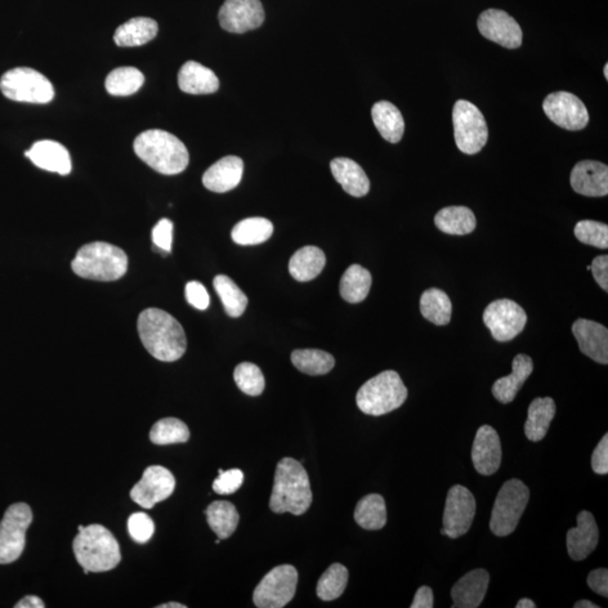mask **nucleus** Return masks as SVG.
Returning a JSON list of instances; mask_svg holds the SVG:
<instances>
[{"mask_svg":"<svg viewBox=\"0 0 608 608\" xmlns=\"http://www.w3.org/2000/svg\"><path fill=\"white\" fill-rule=\"evenodd\" d=\"M543 111L554 124L569 131H579L589 122L587 107L571 93L550 94L543 102Z\"/></svg>","mask_w":608,"mask_h":608,"instance_id":"nucleus-14","label":"nucleus"},{"mask_svg":"<svg viewBox=\"0 0 608 608\" xmlns=\"http://www.w3.org/2000/svg\"><path fill=\"white\" fill-rule=\"evenodd\" d=\"M175 487V478L168 469L154 466L146 469L141 480L133 487L130 496L134 503L143 508L151 509L155 505L171 497Z\"/></svg>","mask_w":608,"mask_h":608,"instance_id":"nucleus-15","label":"nucleus"},{"mask_svg":"<svg viewBox=\"0 0 608 608\" xmlns=\"http://www.w3.org/2000/svg\"><path fill=\"white\" fill-rule=\"evenodd\" d=\"M604 76H605V79L608 80V65L606 64L605 67H604Z\"/></svg>","mask_w":608,"mask_h":608,"instance_id":"nucleus-57","label":"nucleus"},{"mask_svg":"<svg viewBox=\"0 0 608 608\" xmlns=\"http://www.w3.org/2000/svg\"><path fill=\"white\" fill-rule=\"evenodd\" d=\"M174 225L169 219H162L152 229V241L158 252L171 253Z\"/></svg>","mask_w":608,"mask_h":608,"instance_id":"nucleus-47","label":"nucleus"},{"mask_svg":"<svg viewBox=\"0 0 608 608\" xmlns=\"http://www.w3.org/2000/svg\"><path fill=\"white\" fill-rule=\"evenodd\" d=\"M190 429L184 422L177 418H164L154 425L150 432V440L154 444L169 445L189 441Z\"/></svg>","mask_w":608,"mask_h":608,"instance_id":"nucleus-42","label":"nucleus"},{"mask_svg":"<svg viewBox=\"0 0 608 608\" xmlns=\"http://www.w3.org/2000/svg\"><path fill=\"white\" fill-rule=\"evenodd\" d=\"M145 83V76L134 67H120L107 76L105 87L113 96H130Z\"/></svg>","mask_w":608,"mask_h":608,"instance_id":"nucleus-39","label":"nucleus"},{"mask_svg":"<svg viewBox=\"0 0 608 608\" xmlns=\"http://www.w3.org/2000/svg\"><path fill=\"white\" fill-rule=\"evenodd\" d=\"M578 525L567 533V549L572 560L581 561L594 552L598 544L599 532L592 513L580 512Z\"/></svg>","mask_w":608,"mask_h":608,"instance_id":"nucleus-21","label":"nucleus"},{"mask_svg":"<svg viewBox=\"0 0 608 608\" xmlns=\"http://www.w3.org/2000/svg\"><path fill=\"white\" fill-rule=\"evenodd\" d=\"M244 484V473L239 469L231 470H219V477L213 482L214 493L219 495L235 494Z\"/></svg>","mask_w":608,"mask_h":608,"instance_id":"nucleus-46","label":"nucleus"},{"mask_svg":"<svg viewBox=\"0 0 608 608\" xmlns=\"http://www.w3.org/2000/svg\"><path fill=\"white\" fill-rule=\"evenodd\" d=\"M325 265L326 256L323 250L315 246H307L291 257L289 270L294 280L309 282L323 272Z\"/></svg>","mask_w":608,"mask_h":608,"instance_id":"nucleus-30","label":"nucleus"},{"mask_svg":"<svg viewBox=\"0 0 608 608\" xmlns=\"http://www.w3.org/2000/svg\"><path fill=\"white\" fill-rule=\"evenodd\" d=\"M129 533L137 543H147L155 533L154 521L146 513H134L129 517Z\"/></svg>","mask_w":608,"mask_h":608,"instance_id":"nucleus-45","label":"nucleus"},{"mask_svg":"<svg viewBox=\"0 0 608 608\" xmlns=\"http://www.w3.org/2000/svg\"><path fill=\"white\" fill-rule=\"evenodd\" d=\"M592 467L595 473L606 476L608 473V435L602 438L592 456Z\"/></svg>","mask_w":608,"mask_h":608,"instance_id":"nucleus-49","label":"nucleus"},{"mask_svg":"<svg viewBox=\"0 0 608 608\" xmlns=\"http://www.w3.org/2000/svg\"><path fill=\"white\" fill-rule=\"evenodd\" d=\"M185 295L187 302L196 309L207 310L210 304V295L207 289L198 281H191L186 284Z\"/></svg>","mask_w":608,"mask_h":608,"instance_id":"nucleus-48","label":"nucleus"},{"mask_svg":"<svg viewBox=\"0 0 608 608\" xmlns=\"http://www.w3.org/2000/svg\"><path fill=\"white\" fill-rule=\"evenodd\" d=\"M128 265V256L122 249L102 241L83 246L71 263L76 275L100 282L120 280L127 273Z\"/></svg>","mask_w":608,"mask_h":608,"instance_id":"nucleus-4","label":"nucleus"},{"mask_svg":"<svg viewBox=\"0 0 608 608\" xmlns=\"http://www.w3.org/2000/svg\"><path fill=\"white\" fill-rule=\"evenodd\" d=\"M536 605L533 601L529 598H523L517 603L516 608H535Z\"/></svg>","mask_w":608,"mask_h":608,"instance_id":"nucleus-54","label":"nucleus"},{"mask_svg":"<svg viewBox=\"0 0 608 608\" xmlns=\"http://www.w3.org/2000/svg\"><path fill=\"white\" fill-rule=\"evenodd\" d=\"M587 584L593 592L601 595V596L608 597V570L597 569L590 572Z\"/></svg>","mask_w":608,"mask_h":608,"instance_id":"nucleus-51","label":"nucleus"},{"mask_svg":"<svg viewBox=\"0 0 608 608\" xmlns=\"http://www.w3.org/2000/svg\"><path fill=\"white\" fill-rule=\"evenodd\" d=\"M478 29L486 39L504 48L517 49L522 46L521 26L506 12L485 11L478 19Z\"/></svg>","mask_w":608,"mask_h":608,"instance_id":"nucleus-17","label":"nucleus"},{"mask_svg":"<svg viewBox=\"0 0 608 608\" xmlns=\"http://www.w3.org/2000/svg\"><path fill=\"white\" fill-rule=\"evenodd\" d=\"M575 236L580 243L601 249L608 248V226L605 223L579 221L575 227Z\"/></svg>","mask_w":608,"mask_h":608,"instance_id":"nucleus-44","label":"nucleus"},{"mask_svg":"<svg viewBox=\"0 0 608 608\" xmlns=\"http://www.w3.org/2000/svg\"><path fill=\"white\" fill-rule=\"evenodd\" d=\"M76 559L89 572L114 569L121 562L118 541L106 527L94 524L84 527L74 540Z\"/></svg>","mask_w":608,"mask_h":608,"instance_id":"nucleus-5","label":"nucleus"},{"mask_svg":"<svg viewBox=\"0 0 608 608\" xmlns=\"http://www.w3.org/2000/svg\"><path fill=\"white\" fill-rule=\"evenodd\" d=\"M208 523L219 539H229L239 524V513L234 504L229 502H214L205 511Z\"/></svg>","mask_w":608,"mask_h":608,"instance_id":"nucleus-35","label":"nucleus"},{"mask_svg":"<svg viewBox=\"0 0 608 608\" xmlns=\"http://www.w3.org/2000/svg\"><path fill=\"white\" fill-rule=\"evenodd\" d=\"M348 583V570L341 563H334L320 577L317 585V595L325 602L335 601L345 592Z\"/></svg>","mask_w":608,"mask_h":608,"instance_id":"nucleus-41","label":"nucleus"},{"mask_svg":"<svg viewBox=\"0 0 608 608\" xmlns=\"http://www.w3.org/2000/svg\"><path fill=\"white\" fill-rule=\"evenodd\" d=\"M298 571L293 566L275 567L255 589L253 601L258 608H282L297 592Z\"/></svg>","mask_w":608,"mask_h":608,"instance_id":"nucleus-11","label":"nucleus"},{"mask_svg":"<svg viewBox=\"0 0 608 608\" xmlns=\"http://www.w3.org/2000/svg\"><path fill=\"white\" fill-rule=\"evenodd\" d=\"M274 227L265 218H248L237 223L231 232V238L241 246H253L265 243L271 238Z\"/></svg>","mask_w":608,"mask_h":608,"instance_id":"nucleus-37","label":"nucleus"},{"mask_svg":"<svg viewBox=\"0 0 608 608\" xmlns=\"http://www.w3.org/2000/svg\"><path fill=\"white\" fill-rule=\"evenodd\" d=\"M181 91L192 95L216 93L220 87L217 75L196 61H187L178 73Z\"/></svg>","mask_w":608,"mask_h":608,"instance_id":"nucleus-25","label":"nucleus"},{"mask_svg":"<svg viewBox=\"0 0 608 608\" xmlns=\"http://www.w3.org/2000/svg\"><path fill=\"white\" fill-rule=\"evenodd\" d=\"M335 180L342 185L347 194L363 198L370 192V180L363 168L350 158H335L330 163Z\"/></svg>","mask_w":608,"mask_h":608,"instance_id":"nucleus-27","label":"nucleus"},{"mask_svg":"<svg viewBox=\"0 0 608 608\" xmlns=\"http://www.w3.org/2000/svg\"><path fill=\"white\" fill-rule=\"evenodd\" d=\"M372 119L384 140L398 143L404 137L405 120L401 112L392 103L381 101L372 107Z\"/></svg>","mask_w":608,"mask_h":608,"instance_id":"nucleus-28","label":"nucleus"},{"mask_svg":"<svg viewBox=\"0 0 608 608\" xmlns=\"http://www.w3.org/2000/svg\"><path fill=\"white\" fill-rule=\"evenodd\" d=\"M219 298L221 299L223 307L228 316L238 318L243 316L248 306V298L234 281L226 275H218L213 281Z\"/></svg>","mask_w":608,"mask_h":608,"instance_id":"nucleus-38","label":"nucleus"},{"mask_svg":"<svg viewBox=\"0 0 608 608\" xmlns=\"http://www.w3.org/2000/svg\"><path fill=\"white\" fill-rule=\"evenodd\" d=\"M371 285H372L371 273L360 265H352L344 273L339 291L345 301L360 303L368 297Z\"/></svg>","mask_w":608,"mask_h":608,"instance_id":"nucleus-33","label":"nucleus"},{"mask_svg":"<svg viewBox=\"0 0 608 608\" xmlns=\"http://www.w3.org/2000/svg\"><path fill=\"white\" fill-rule=\"evenodd\" d=\"M472 462L478 473L493 476L502 464V443L498 433L489 425H484L476 434L472 446Z\"/></svg>","mask_w":608,"mask_h":608,"instance_id":"nucleus-18","label":"nucleus"},{"mask_svg":"<svg viewBox=\"0 0 608 608\" xmlns=\"http://www.w3.org/2000/svg\"><path fill=\"white\" fill-rule=\"evenodd\" d=\"M408 397V390L396 371H384L369 380L356 395L362 413L382 416L400 408Z\"/></svg>","mask_w":608,"mask_h":608,"instance_id":"nucleus-6","label":"nucleus"},{"mask_svg":"<svg viewBox=\"0 0 608 608\" xmlns=\"http://www.w3.org/2000/svg\"><path fill=\"white\" fill-rule=\"evenodd\" d=\"M453 127L456 146L467 155H476L488 141V127L484 114L472 103L460 100L453 109Z\"/></svg>","mask_w":608,"mask_h":608,"instance_id":"nucleus-9","label":"nucleus"},{"mask_svg":"<svg viewBox=\"0 0 608 608\" xmlns=\"http://www.w3.org/2000/svg\"><path fill=\"white\" fill-rule=\"evenodd\" d=\"M590 271L593 272L594 279L597 284L607 292L608 291V256L603 255L594 259Z\"/></svg>","mask_w":608,"mask_h":608,"instance_id":"nucleus-50","label":"nucleus"},{"mask_svg":"<svg viewBox=\"0 0 608 608\" xmlns=\"http://www.w3.org/2000/svg\"><path fill=\"white\" fill-rule=\"evenodd\" d=\"M420 311L424 318L436 326H445L452 317V302L444 291L428 289L420 298Z\"/></svg>","mask_w":608,"mask_h":608,"instance_id":"nucleus-36","label":"nucleus"},{"mask_svg":"<svg viewBox=\"0 0 608 608\" xmlns=\"http://www.w3.org/2000/svg\"><path fill=\"white\" fill-rule=\"evenodd\" d=\"M477 503L471 491L461 485L452 487L447 494L441 534L459 539L467 534L475 520Z\"/></svg>","mask_w":608,"mask_h":608,"instance_id":"nucleus-12","label":"nucleus"},{"mask_svg":"<svg viewBox=\"0 0 608 608\" xmlns=\"http://www.w3.org/2000/svg\"><path fill=\"white\" fill-rule=\"evenodd\" d=\"M220 541H221V539H218V540L216 541V544L220 543Z\"/></svg>","mask_w":608,"mask_h":608,"instance_id":"nucleus-58","label":"nucleus"},{"mask_svg":"<svg viewBox=\"0 0 608 608\" xmlns=\"http://www.w3.org/2000/svg\"><path fill=\"white\" fill-rule=\"evenodd\" d=\"M44 607H46V605H44L42 599L37 596H33V595H30V596H26L23 599H21V601L17 603L15 605V608H44Z\"/></svg>","mask_w":608,"mask_h":608,"instance_id":"nucleus-53","label":"nucleus"},{"mask_svg":"<svg viewBox=\"0 0 608 608\" xmlns=\"http://www.w3.org/2000/svg\"><path fill=\"white\" fill-rule=\"evenodd\" d=\"M489 574L485 569L469 572L451 590L456 608H477L484 602L489 585Z\"/></svg>","mask_w":608,"mask_h":608,"instance_id":"nucleus-24","label":"nucleus"},{"mask_svg":"<svg viewBox=\"0 0 608 608\" xmlns=\"http://www.w3.org/2000/svg\"><path fill=\"white\" fill-rule=\"evenodd\" d=\"M186 605H183V604L180 603H167V604H163V605L157 606V608H186Z\"/></svg>","mask_w":608,"mask_h":608,"instance_id":"nucleus-56","label":"nucleus"},{"mask_svg":"<svg viewBox=\"0 0 608 608\" xmlns=\"http://www.w3.org/2000/svg\"><path fill=\"white\" fill-rule=\"evenodd\" d=\"M533 361L530 356L518 354L513 361V372L495 382L493 395L502 404H511L515 399L523 384L533 373Z\"/></svg>","mask_w":608,"mask_h":608,"instance_id":"nucleus-26","label":"nucleus"},{"mask_svg":"<svg viewBox=\"0 0 608 608\" xmlns=\"http://www.w3.org/2000/svg\"><path fill=\"white\" fill-rule=\"evenodd\" d=\"M291 360L300 372L308 375L327 374L335 366L334 356L320 350H297L291 355Z\"/></svg>","mask_w":608,"mask_h":608,"instance_id":"nucleus-40","label":"nucleus"},{"mask_svg":"<svg viewBox=\"0 0 608 608\" xmlns=\"http://www.w3.org/2000/svg\"><path fill=\"white\" fill-rule=\"evenodd\" d=\"M435 225L444 234L464 236L476 229L477 219L467 207H449L436 214Z\"/></svg>","mask_w":608,"mask_h":608,"instance_id":"nucleus-32","label":"nucleus"},{"mask_svg":"<svg viewBox=\"0 0 608 608\" xmlns=\"http://www.w3.org/2000/svg\"><path fill=\"white\" fill-rule=\"evenodd\" d=\"M33 514L28 504L17 503L8 507L0 522V565L17 560L25 549V535Z\"/></svg>","mask_w":608,"mask_h":608,"instance_id":"nucleus-10","label":"nucleus"},{"mask_svg":"<svg viewBox=\"0 0 608 608\" xmlns=\"http://www.w3.org/2000/svg\"><path fill=\"white\" fill-rule=\"evenodd\" d=\"M158 33L157 22L148 17H136L120 26L114 34L116 46L140 47L150 42Z\"/></svg>","mask_w":608,"mask_h":608,"instance_id":"nucleus-31","label":"nucleus"},{"mask_svg":"<svg viewBox=\"0 0 608 608\" xmlns=\"http://www.w3.org/2000/svg\"><path fill=\"white\" fill-rule=\"evenodd\" d=\"M265 11L261 0H226L219 12V21L223 30L243 34L262 26Z\"/></svg>","mask_w":608,"mask_h":608,"instance_id":"nucleus-16","label":"nucleus"},{"mask_svg":"<svg viewBox=\"0 0 608 608\" xmlns=\"http://www.w3.org/2000/svg\"><path fill=\"white\" fill-rule=\"evenodd\" d=\"M244 174V162L236 156L218 160L204 173L203 185L214 193H227L236 189Z\"/></svg>","mask_w":608,"mask_h":608,"instance_id":"nucleus-23","label":"nucleus"},{"mask_svg":"<svg viewBox=\"0 0 608 608\" xmlns=\"http://www.w3.org/2000/svg\"><path fill=\"white\" fill-rule=\"evenodd\" d=\"M572 334L581 353L599 364L608 363V330L605 326L587 319L576 320Z\"/></svg>","mask_w":608,"mask_h":608,"instance_id":"nucleus-20","label":"nucleus"},{"mask_svg":"<svg viewBox=\"0 0 608 608\" xmlns=\"http://www.w3.org/2000/svg\"><path fill=\"white\" fill-rule=\"evenodd\" d=\"M138 333L143 346L162 362H175L185 354L187 339L184 328L168 312L149 308L138 318Z\"/></svg>","mask_w":608,"mask_h":608,"instance_id":"nucleus-1","label":"nucleus"},{"mask_svg":"<svg viewBox=\"0 0 608 608\" xmlns=\"http://www.w3.org/2000/svg\"><path fill=\"white\" fill-rule=\"evenodd\" d=\"M411 608H433L434 607V595L433 590L427 586H423L417 590L415 595L414 602L411 604Z\"/></svg>","mask_w":608,"mask_h":608,"instance_id":"nucleus-52","label":"nucleus"},{"mask_svg":"<svg viewBox=\"0 0 608 608\" xmlns=\"http://www.w3.org/2000/svg\"><path fill=\"white\" fill-rule=\"evenodd\" d=\"M530 500V489L523 481L505 482L491 513L490 529L495 535L507 536L516 530Z\"/></svg>","mask_w":608,"mask_h":608,"instance_id":"nucleus-7","label":"nucleus"},{"mask_svg":"<svg viewBox=\"0 0 608 608\" xmlns=\"http://www.w3.org/2000/svg\"><path fill=\"white\" fill-rule=\"evenodd\" d=\"M572 189L580 195L602 198L608 194V167L595 160L576 165L570 175Z\"/></svg>","mask_w":608,"mask_h":608,"instance_id":"nucleus-19","label":"nucleus"},{"mask_svg":"<svg viewBox=\"0 0 608 608\" xmlns=\"http://www.w3.org/2000/svg\"><path fill=\"white\" fill-rule=\"evenodd\" d=\"M575 608H598L594 603L590 601H579L575 604Z\"/></svg>","mask_w":608,"mask_h":608,"instance_id":"nucleus-55","label":"nucleus"},{"mask_svg":"<svg viewBox=\"0 0 608 608\" xmlns=\"http://www.w3.org/2000/svg\"><path fill=\"white\" fill-rule=\"evenodd\" d=\"M35 166L51 173L68 175L71 172L69 151L61 143L52 140L35 142L30 150L25 152Z\"/></svg>","mask_w":608,"mask_h":608,"instance_id":"nucleus-22","label":"nucleus"},{"mask_svg":"<svg viewBox=\"0 0 608 608\" xmlns=\"http://www.w3.org/2000/svg\"><path fill=\"white\" fill-rule=\"evenodd\" d=\"M312 491L309 477L302 464L291 458L277 464L270 508L276 514L302 515L311 506Z\"/></svg>","mask_w":608,"mask_h":608,"instance_id":"nucleus-2","label":"nucleus"},{"mask_svg":"<svg viewBox=\"0 0 608 608\" xmlns=\"http://www.w3.org/2000/svg\"><path fill=\"white\" fill-rule=\"evenodd\" d=\"M484 323L498 342H509L525 328L527 316L524 309L508 299L491 302L484 314Z\"/></svg>","mask_w":608,"mask_h":608,"instance_id":"nucleus-13","label":"nucleus"},{"mask_svg":"<svg viewBox=\"0 0 608 608\" xmlns=\"http://www.w3.org/2000/svg\"><path fill=\"white\" fill-rule=\"evenodd\" d=\"M133 147L142 162L163 175H177L189 166L190 155L184 143L164 130H147L139 134Z\"/></svg>","mask_w":608,"mask_h":608,"instance_id":"nucleus-3","label":"nucleus"},{"mask_svg":"<svg viewBox=\"0 0 608 608\" xmlns=\"http://www.w3.org/2000/svg\"><path fill=\"white\" fill-rule=\"evenodd\" d=\"M0 91L12 101L47 104L55 97L50 80L39 71L19 67L7 71L0 79Z\"/></svg>","mask_w":608,"mask_h":608,"instance_id":"nucleus-8","label":"nucleus"},{"mask_svg":"<svg viewBox=\"0 0 608 608\" xmlns=\"http://www.w3.org/2000/svg\"><path fill=\"white\" fill-rule=\"evenodd\" d=\"M354 518L362 529L378 531L387 524V507L382 496H365L357 504Z\"/></svg>","mask_w":608,"mask_h":608,"instance_id":"nucleus-34","label":"nucleus"},{"mask_svg":"<svg viewBox=\"0 0 608 608\" xmlns=\"http://www.w3.org/2000/svg\"><path fill=\"white\" fill-rule=\"evenodd\" d=\"M237 386L246 395L257 397L261 396L265 389V378L262 370L256 364L244 362L237 366L234 373Z\"/></svg>","mask_w":608,"mask_h":608,"instance_id":"nucleus-43","label":"nucleus"},{"mask_svg":"<svg viewBox=\"0 0 608 608\" xmlns=\"http://www.w3.org/2000/svg\"><path fill=\"white\" fill-rule=\"evenodd\" d=\"M557 406L552 398H536L529 407L525 435L532 442L542 441L556 416Z\"/></svg>","mask_w":608,"mask_h":608,"instance_id":"nucleus-29","label":"nucleus"}]
</instances>
